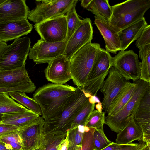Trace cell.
<instances>
[{
	"label": "cell",
	"instance_id": "obj_25",
	"mask_svg": "<svg viewBox=\"0 0 150 150\" xmlns=\"http://www.w3.org/2000/svg\"><path fill=\"white\" fill-rule=\"evenodd\" d=\"M87 9L109 22L112 14L111 6L108 0H92Z\"/></svg>",
	"mask_w": 150,
	"mask_h": 150
},
{
	"label": "cell",
	"instance_id": "obj_39",
	"mask_svg": "<svg viewBox=\"0 0 150 150\" xmlns=\"http://www.w3.org/2000/svg\"><path fill=\"white\" fill-rule=\"evenodd\" d=\"M0 141L4 143L9 142L21 144V139L17 131L0 137Z\"/></svg>",
	"mask_w": 150,
	"mask_h": 150
},
{
	"label": "cell",
	"instance_id": "obj_23",
	"mask_svg": "<svg viewBox=\"0 0 150 150\" xmlns=\"http://www.w3.org/2000/svg\"><path fill=\"white\" fill-rule=\"evenodd\" d=\"M115 143L127 145L135 140L142 141L143 134L132 117L124 128L117 133Z\"/></svg>",
	"mask_w": 150,
	"mask_h": 150
},
{
	"label": "cell",
	"instance_id": "obj_20",
	"mask_svg": "<svg viewBox=\"0 0 150 150\" xmlns=\"http://www.w3.org/2000/svg\"><path fill=\"white\" fill-rule=\"evenodd\" d=\"M147 24L145 18L143 17L118 32L120 43V50L125 51L131 44L137 40Z\"/></svg>",
	"mask_w": 150,
	"mask_h": 150
},
{
	"label": "cell",
	"instance_id": "obj_8",
	"mask_svg": "<svg viewBox=\"0 0 150 150\" xmlns=\"http://www.w3.org/2000/svg\"><path fill=\"white\" fill-rule=\"evenodd\" d=\"M34 27L41 39L46 42H55L66 41L67 28L65 15L35 23Z\"/></svg>",
	"mask_w": 150,
	"mask_h": 150
},
{
	"label": "cell",
	"instance_id": "obj_7",
	"mask_svg": "<svg viewBox=\"0 0 150 150\" xmlns=\"http://www.w3.org/2000/svg\"><path fill=\"white\" fill-rule=\"evenodd\" d=\"M35 7L30 11L28 19L38 23L54 17L64 15L74 7L77 0H36Z\"/></svg>",
	"mask_w": 150,
	"mask_h": 150
},
{
	"label": "cell",
	"instance_id": "obj_6",
	"mask_svg": "<svg viewBox=\"0 0 150 150\" xmlns=\"http://www.w3.org/2000/svg\"><path fill=\"white\" fill-rule=\"evenodd\" d=\"M30 44V38L26 36L16 39L8 45L0 57V71L15 69L25 64Z\"/></svg>",
	"mask_w": 150,
	"mask_h": 150
},
{
	"label": "cell",
	"instance_id": "obj_5",
	"mask_svg": "<svg viewBox=\"0 0 150 150\" xmlns=\"http://www.w3.org/2000/svg\"><path fill=\"white\" fill-rule=\"evenodd\" d=\"M133 82L136 83V88L129 101L116 114L105 117V124L117 133L122 130L131 118L134 117L141 98L150 89V83L140 79Z\"/></svg>",
	"mask_w": 150,
	"mask_h": 150
},
{
	"label": "cell",
	"instance_id": "obj_47",
	"mask_svg": "<svg viewBox=\"0 0 150 150\" xmlns=\"http://www.w3.org/2000/svg\"><path fill=\"white\" fill-rule=\"evenodd\" d=\"M92 0H82L80 1L81 5L83 7L87 8Z\"/></svg>",
	"mask_w": 150,
	"mask_h": 150
},
{
	"label": "cell",
	"instance_id": "obj_40",
	"mask_svg": "<svg viewBox=\"0 0 150 150\" xmlns=\"http://www.w3.org/2000/svg\"><path fill=\"white\" fill-rule=\"evenodd\" d=\"M18 128L15 126L4 124L0 121V137L17 131Z\"/></svg>",
	"mask_w": 150,
	"mask_h": 150
},
{
	"label": "cell",
	"instance_id": "obj_35",
	"mask_svg": "<svg viewBox=\"0 0 150 150\" xmlns=\"http://www.w3.org/2000/svg\"><path fill=\"white\" fill-rule=\"evenodd\" d=\"M84 126V131L81 145L77 150H95L93 141L95 128Z\"/></svg>",
	"mask_w": 150,
	"mask_h": 150
},
{
	"label": "cell",
	"instance_id": "obj_42",
	"mask_svg": "<svg viewBox=\"0 0 150 150\" xmlns=\"http://www.w3.org/2000/svg\"><path fill=\"white\" fill-rule=\"evenodd\" d=\"M125 145L113 142L101 150H119Z\"/></svg>",
	"mask_w": 150,
	"mask_h": 150
},
{
	"label": "cell",
	"instance_id": "obj_27",
	"mask_svg": "<svg viewBox=\"0 0 150 150\" xmlns=\"http://www.w3.org/2000/svg\"><path fill=\"white\" fill-rule=\"evenodd\" d=\"M84 131V126L72 123L67 131L68 150H77L81 146Z\"/></svg>",
	"mask_w": 150,
	"mask_h": 150
},
{
	"label": "cell",
	"instance_id": "obj_52",
	"mask_svg": "<svg viewBox=\"0 0 150 150\" xmlns=\"http://www.w3.org/2000/svg\"><path fill=\"white\" fill-rule=\"evenodd\" d=\"M2 115H0V121H1V116Z\"/></svg>",
	"mask_w": 150,
	"mask_h": 150
},
{
	"label": "cell",
	"instance_id": "obj_51",
	"mask_svg": "<svg viewBox=\"0 0 150 150\" xmlns=\"http://www.w3.org/2000/svg\"><path fill=\"white\" fill-rule=\"evenodd\" d=\"M6 0H0V5L4 3Z\"/></svg>",
	"mask_w": 150,
	"mask_h": 150
},
{
	"label": "cell",
	"instance_id": "obj_18",
	"mask_svg": "<svg viewBox=\"0 0 150 150\" xmlns=\"http://www.w3.org/2000/svg\"><path fill=\"white\" fill-rule=\"evenodd\" d=\"M25 65L15 69L0 71V87L11 88L24 85H35L29 76Z\"/></svg>",
	"mask_w": 150,
	"mask_h": 150
},
{
	"label": "cell",
	"instance_id": "obj_53",
	"mask_svg": "<svg viewBox=\"0 0 150 150\" xmlns=\"http://www.w3.org/2000/svg\"><path fill=\"white\" fill-rule=\"evenodd\" d=\"M139 149H138L137 150H139Z\"/></svg>",
	"mask_w": 150,
	"mask_h": 150
},
{
	"label": "cell",
	"instance_id": "obj_16",
	"mask_svg": "<svg viewBox=\"0 0 150 150\" xmlns=\"http://www.w3.org/2000/svg\"><path fill=\"white\" fill-rule=\"evenodd\" d=\"M134 119L143 133L142 141L150 144V89L141 98Z\"/></svg>",
	"mask_w": 150,
	"mask_h": 150
},
{
	"label": "cell",
	"instance_id": "obj_43",
	"mask_svg": "<svg viewBox=\"0 0 150 150\" xmlns=\"http://www.w3.org/2000/svg\"><path fill=\"white\" fill-rule=\"evenodd\" d=\"M68 141L67 136L66 135V138L60 144L57 150H68Z\"/></svg>",
	"mask_w": 150,
	"mask_h": 150
},
{
	"label": "cell",
	"instance_id": "obj_44",
	"mask_svg": "<svg viewBox=\"0 0 150 150\" xmlns=\"http://www.w3.org/2000/svg\"><path fill=\"white\" fill-rule=\"evenodd\" d=\"M7 46L6 42L0 41V57L6 50Z\"/></svg>",
	"mask_w": 150,
	"mask_h": 150
},
{
	"label": "cell",
	"instance_id": "obj_24",
	"mask_svg": "<svg viewBox=\"0 0 150 150\" xmlns=\"http://www.w3.org/2000/svg\"><path fill=\"white\" fill-rule=\"evenodd\" d=\"M136 86L135 83L128 81L112 103L107 116H111L115 115L123 108L132 97Z\"/></svg>",
	"mask_w": 150,
	"mask_h": 150
},
{
	"label": "cell",
	"instance_id": "obj_26",
	"mask_svg": "<svg viewBox=\"0 0 150 150\" xmlns=\"http://www.w3.org/2000/svg\"><path fill=\"white\" fill-rule=\"evenodd\" d=\"M29 110L10 97L8 93H0V115Z\"/></svg>",
	"mask_w": 150,
	"mask_h": 150
},
{
	"label": "cell",
	"instance_id": "obj_46",
	"mask_svg": "<svg viewBox=\"0 0 150 150\" xmlns=\"http://www.w3.org/2000/svg\"><path fill=\"white\" fill-rule=\"evenodd\" d=\"M89 102L92 104H96L100 102L99 98L96 96H91L88 99Z\"/></svg>",
	"mask_w": 150,
	"mask_h": 150
},
{
	"label": "cell",
	"instance_id": "obj_21",
	"mask_svg": "<svg viewBox=\"0 0 150 150\" xmlns=\"http://www.w3.org/2000/svg\"><path fill=\"white\" fill-rule=\"evenodd\" d=\"M112 57L109 53L100 48L96 54L87 80L96 77L109 70L112 66Z\"/></svg>",
	"mask_w": 150,
	"mask_h": 150
},
{
	"label": "cell",
	"instance_id": "obj_17",
	"mask_svg": "<svg viewBox=\"0 0 150 150\" xmlns=\"http://www.w3.org/2000/svg\"><path fill=\"white\" fill-rule=\"evenodd\" d=\"M32 24L28 19L0 23V41L6 42L30 33Z\"/></svg>",
	"mask_w": 150,
	"mask_h": 150
},
{
	"label": "cell",
	"instance_id": "obj_32",
	"mask_svg": "<svg viewBox=\"0 0 150 150\" xmlns=\"http://www.w3.org/2000/svg\"><path fill=\"white\" fill-rule=\"evenodd\" d=\"M66 14L67 32L66 41H67L77 28L81 20L77 15L75 7L70 9Z\"/></svg>",
	"mask_w": 150,
	"mask_h": 150
},
{
	"label": "cell",
	"instance_id": "obj_34",
	"mask_svg": "<svg viewBox=\"0 0 150 150\" xmlns=\"http://www.w3.org/2000/svg\"><path fill=\"white\" fill-rule=\"evenodd\" d=\"M93 137L95 150H101L113 142L107 138L103 130L95 129Z\"/></svg>",
	"mask_w": 150,
	"mask_h": 150
},
{
	"label": "cell",
	"instance_id": "obj_10",
	"mask_svg": "<svg viewBox=\"0 0 150 150\" xmlns=\"http://www.w3.org/2000/svg\"><path fill=\"white\" fill-rule=\"evenodd\" d=\"M67 43V41L49 42L40 39L30 47L28 55L29 58L36 64L49 63L63 55Z\"/></svg>",
	"mask_w": 150,
	"mask_h": 150
},
{
	"label": "cell",
	"instance_id": "obj_37",
	"mask_svg": "<svg viewBox=\"0 0 150 150\" xmlns=\"http://www.w3.org/2000/svg\"><path fill=\"white\" fill-rule=\"evenodd\" d=\"M135 45L139 49L144 45L150 44V25L147 24L144 28L139 38L136 40Z\"/></svg>",
	"mask_w": 150,
	"mask_h": 150
},
{
	"label": "cell",
	"instance_id": "obj_9",
	"mask_svg": "<svg viewBox=\"0 0 150 150\" xmlns=\"http://www.w3.org/2000/svg\"><path fill=\"white\" fill-rule=\"evenodd\" d=\"M112 66L127 81L140 79L141 62L133 50L122 51L112 57Z\"/></svg>",
	"mask_w": 150,
	"mask_h": 150
},
{
	"label": "cell",
	"instance_id": "obj_48",
	"mask_svg": "<svg viewBox=\"0 0 150 150\" xmlns=\"http://www.w3.org/2000/svg\"><path fill=\"white\" fill-rule=\"evenodd\" d=\"M139 150H150V145L142 143Z\"/></svg>",
	"mask_w": 150,
	"mask_h": 150
},
{
	"label": "cell",
	"instance_id": "obj_15",
	"mask_svg": "<svg viewBox=\"0 0 150 150\" xmlns=\"http://www.w3.org/2000/svg\"><path fill=\"white\" fill-rule=\"evenodd\" d=\"M29 12L25 0H6L0 5V23L28 19Z\"/></svg>",
	"mask_w": 150,
	"mask_h": 150
},
{
	"label": "cell",
	"instance_id": "obj_28",
	"mask_svg": "<svg viewBox=\"0 0 150 150\" xmlns=\"http://www.w3.org/2000/svg\"><path fill=\"white\" fill-rule=\"evenodd\" d=\"M13 100L38 115H42V111L38 103L33 98L28 96L25 92H14L8 93Z\"/></svg>",
	"mask_w": 150,
	"mask_h": 150
},
{
	"label": "cell",
	"instance_id": "obj_19",
	"mask_svg": "<svg viewBox=\"0 0 150 150\" xmlns=\"http://www.w3.org/2000/svg\"><path fill=\"white\" fill-rule=\"evenodd\" d=\"M94 23L105 41L106 50L116 54L120 50V43L118 33L110 25L109 22L96 16Z\"/></svg>",
	"mask_w": 150,
	"mask_h": 150
},
{
	"label": "cell",
	"instance_id": "obj_33",
	"mask_svg": "<svg viewBox=\"0 0 150 150\" xmlns=\"http://www.w3.org/2000/svg\"><path fill=\"white\" fill-rule=\"evenodd\" d=\"M105 115L104 112L100 113L96 110H93L90 114L84 126L88 128L103 130Z\"/></svg>",
	"mask_w": 150,
	"mask_h": 150
},
{
	"label": "cell",
	"instance_id": "obj_29",
	"mask_svg": "<svg viewBox=\"0 0 150 150\" xmlns=\"http://www.w3.org/2000/svg\"><path fill=\"white\" fill-rule=\"evenodd\" d=\"M139 52L142 61L140 79L150 83V44L139 49Z\"/></svg>",
	"mask_w": 150,
	"mask_h": 150
},
{
	"label": "cell",
	"instance_id": "obj_36",
	"mask_svg": "<svg viewBox=\"0 0 150 150\" xmlns=\"http://www.w3.org/2000/svg\"><path fill=\"white\" fill-rule=\"evenodd\" d=\"M95 104H91L88 102L79 113L72 124L84 126L90 114L94 109Z\"/></svg>",
	"mask_w": 150,
	"mask_h": 150
},
{
	"label": "cell",
	"instance_id": "obj_38",
	"mask_svg": "<svg viewBox=\"0 0 150 150\" xmlns=\"http://www.w3.org/2000/svg\"><path fill=\"white\" fill-rule=\"evenodd\" d=\"M36 89L35 85H24L11 88H0V93H8L14 92H21L26 93H31Z\"/></svg>",
	"mask_w": 150,
	"mask_h": 150
},
{
	"label": "cell",
	"instance_id": "obj_30",
	"mask_svg": "<svg viewBox=\"0 0 150 150\" xmlns=\"http://www.w3.org/2000/svg\"><path fill=\"white\" fill-rule=\"evenodd\" d=\"M67 133H50L44 131V136L41 144L42 150H57L61 142L66 137Z\"/></svg>",
	"mask_w": 150,
	"mask_h": 150
},
{
	"label": "cell",
	"instance_id": "obj_22",
	"mask_svg": "<svg viewBox=\"0 0 150 150\" xmlns=\"http://www.w3.org/2000/svg\"><path fill=\"white\" fill-rule=\"evenodd\" d=\"M40 116L30 110L3 114L1 122L6 124L15 126L19 129L23 128L31 124Z\"/></svg>",
	"mask_w": 150,
	"mask_h": 150
},
{
	"label": "cell",
	"instance_id": "obj_13",
	"mask_svg": "<svg viewBox=\"0 0 150 150\" xmlns=\"http://www.w3.org/2000/svg\"><path fill=\"white\" fill-rule=\"evenodd\" d=\"M45 122L42 117H39L29 125L18 129L22 150H33L40 146L44 136Z\"/></svg>",
	"mask_w": 150,
	"mask_h": 150
},
{
	"label": "cell",
	"instance_id": "obj_31",
	"mask_svg": "<svg viewBox=\"0 0 150 150\" xmlns=\"http://www.w3.org/2000/svg\"><path fill=\"white\" fill-rule=\"evenodd\" d=\"M109 70L96 77L87 80L81 87L86 97L89 98L91 96H96L98 91L103 86L104 79L108 74Z\"/></svg>",
	"mask_w": 150,
	"mask_h": 150
},
{
	"label": "cell",
	"instance_id": "obj_45",
	"mask_svg": "<svg viewBox=\"0 0 150 150\" xmlns=\"http://www.w3.org/2000/svg\"><path fill=\"white\" fill-rule=\"evenodd\" d=\"M0 150H16L12 149L8 144L0 141Z\"/></svg>",
	"mask_w": 150,
	"mask_h": 150
},
{
	"label": "cell",
	"instance_id": "obj_2",
	"mask_svg": "<svg viewBox=\"0 0 150 150\" xmlns=\"http://www.w3.org/2000/svg\"><path fill=\"white\" fill-rule=\"evenodd\" d=\"M111 7L109 24L118 33L144 17L150 8V0H128Z\"/></svg>",
	"mask_w": 150,
	"mask_h": 150
},
{
	"label": "cell",
	"instance_id": "obj_49",
	"mask_svg": "<svg viewBox=\"0 0 150 150\" xmlns=\"http://www.w3.org/2000/svg\"><path fill=\"white\" fill-rule=\"evenodd\" d=\"M95 106L96 110H98L100 112H102V103L100 102L95 105Z\"/></svg>",
	"mask_w": 150,
	"mask_h": 150
},
{
	"label": "cell",
	"instance_id": "obj_3",
	"mask_svg": "<svg viewBox=\"0 0 150 150\" xmlns=\"http://www.w3.org/2000/svg\"><path fill=\"white\" fill-rule=\"evenodd\" d=\"M74 94L58 115L46 121L44 131L50 133H67L75 117L89 102L81 87H77Z\"/></svg>",
	"mask_w": 150,
	"mask_h": 150
},
{
	"label": "cell",
	"instance_id": "obj_11",
	"mask_svg": "<svg viewBox=\"0 0 150 150\" xmlns=\"http://www.w3.org/2000/svg\"><path fill=\"white\" fill-rule=\"evenodd\" d=\"M108 74L100 89L104 95L102 103V110L105 114L108 113L113 101L128 81L112 66Z\"/></svg>",
	"mask_w": 150,
	"mask_h": 150
},
{
	"label": "cell",
	"instance_id": "obj_12",
	"mask_svg": "<svg viewBox=\"0 0 150 150\" xmlns=\"http://www.w3.org/2000/svg\"><path fill=\"white\" fill-rule=\"evenodd\" d=\"M93 27L91 21L88 18L81 20L75 31L67 41L63 56L67 59L87 44L93 38Z\"/></svg>",
	"mask_w": 150,
	"mask_h": 150
},
{
	"label": "cell",
	"instance_id": "obj_50",
	"mask_svg": "<svg viewBox=\"0 0 150 150\" xmlns=\"http://www.w3.org/2000/svg\"><path fill=\"white\" fill-rule=\"evenodd\" d=\"M42 147L41 145L39 147L33 149V150H42Z\"/></svg>",
	"mask_w": 150,
	"mask_h": 150
},
{
	"label": "cell",
	"instance_id": "obj_4",
	"mask_svg": "<svg viewBox=\"0 0 150 150\" xmlns=\"http://www.w3.org/2000/svg\"><path fill=\"white\" fill-rule=\"evenodd\" d=\"M97 43H89L78 51L70 59L71 79L77 87L82 86L86 81L96 55L100 48Z\"/></svg>",
	"mask_w": 150,
	"mask_h": 150
},
{
	"label": "cell",
	"instance_id": "obj_1",
	"mask_svg": "<svg viewBox=\"0 0 150 150\" xmlns=\"http://www.w3.org/2000/svg\"><path fill=\"white\" fill-rule=\"evenodd\" d=\"M76 88L68 84L50 83L36 90L33 98L39 104L45 120L59 115L75 93Z\"/></svg>",
	"mask_w": 150,
	"mask_h": 150
},
{
	"label": "cell",
	"instance_id": "obj_41",
	"mask_svg": "<svg viewBox=\"0 0 150 150\" xmlns=\"http://www.w3.org/2000/svg\"><path fill=\"white\" fill-rule=\"evenodd\" d=\"M142 144L132 143L125 145L119 150H137L141 146Z\"/></svg>",
	"mask_w": 150,
	"mask_h": 150
},
{
	"label": "cell",
	"instance_id": "obj_14",
	"mask_svg": "<svg viewBox=\"0 0 150 150\" xmlns=\"http://www.w3.org/2000/svg\"><path fill=\"white\" fill-rule=\"evenodd\" d=\"M48 64L44 71L48 81L63 84L71 79L70 72V60L66 59L63 55L54 59Z\"/></svg>",
	"mask_w": 150,
	"mask_h": 150
}]
</instances>
